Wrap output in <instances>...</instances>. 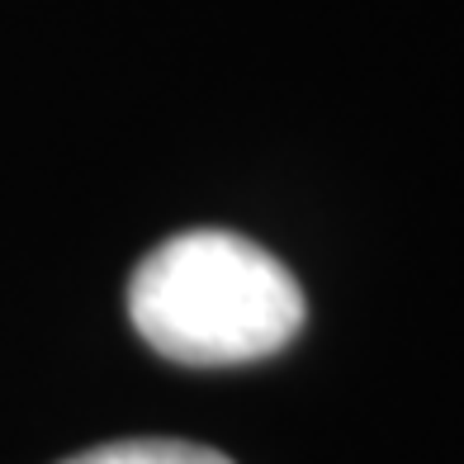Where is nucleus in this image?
<instances>
[{
  "label": "nucleus",
  "mask_w": 464,
  "mask_h": 464,
  "mask_svg": "<svg viewBox=\"0 0 464 464\" xmlns=\"http://www.w3.org/2000/svg\"><path fill=\"white\" fill-rule=\"evenodd\" d=\"M304 289L266 246L199 227L147 251L129 280V318L176 365L266 361L304 327Z\"/></svg>",
  "instance_id": "f257e3e1"
},
{
  "label": "nucleus",
  "mask_w": 464,
  "mask_h": 464,
  "mask_svg": "<svg viewBox=\"0 0 464 464\" xmlns=\"http://www.w3.org/2000/svg\"><path fill=\"white\" fill-rule=\"evenodd\" d=\"M67 464H232V459L208 446H195V440H114V446H95Z\"/></svg>",
  "instance_id": "f03ea898"
}]
</instances>
